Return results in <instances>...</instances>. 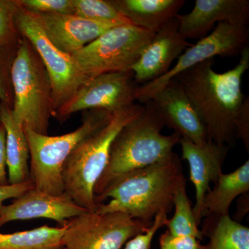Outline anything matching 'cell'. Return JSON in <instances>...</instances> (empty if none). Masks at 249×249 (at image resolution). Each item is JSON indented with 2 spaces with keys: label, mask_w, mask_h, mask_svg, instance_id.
<instances>
[{
  "label": "cell",
  "mask_w": 249,
  "mask_h": 249,
  "mask_svg": "<svg viewBox=\"0 0 249 249\" xmlns=\"http://www.w3.org/2000/svg\"><path fill=\"white\" fill-rule=\"evenodd\" d=\"M214 59L188 69L173 79L179 83L204 124L209 142L235 147V122L245 96L242 77L249 69V47L240 53L237 65L217 73Z\"/></svg>",
  "instance_id": "1"
},
{
  "label": "cell",
  "mask_w": 249,
  "mask_h": 249,
  "mask_svg": "<svg viewBox=\"0 0 249 249\" xmlns=\"http://www.w3.org/2000/svg\"><path fill=\"white\" fill-rule=\"evenodd\" d=\"M181 160L173 152L165 160L132 170L113 180L94 196L96 212H120L146 224L170 212L175 191L183 180Z\"/></svg>",
  "instance_id": "2"
},
{
  "label": "cell",
  "mask_w": 249,
  "mask_h": 249,
  "mask_svg": "<svg viewBox=\"0 0 249 249\" xmlns=\"http://www.w3.org/2000/svg\"><path fill=\"white\" fill-rule=\"evenodd\" d=\"M164 127L155 104L147 101L142 112L123 127L111 144L107 167L95 185L94 196L118 177L169 157L181 137L175 132L161 134Z\"/></svg>",
  "instance_id": "3"
},
{
  "label": "cell",
  "mask_w": 249,
  "mask_h": 249,
  "mask_svg": "<svg viewBox=\"0 0 249 249\" xmlns=\"http://www.w3.org/2000/svg\"><path fill=\"white\" fill-rule=\"evenodd\" d=\"M143 109L144 105L134 103L116 111L107 124L83 139L69 156L62 169L65 193L80 207L96 211L93 190L107 167L111 144L123 127Z\"/></svg>",
  "instance_id": "4"
},
{
  "label": "cell",
  "mask_w": 249,
  "mask_h": 249,
  "mask_svg": "<svg viewBox=\"0 0 249 249\" xmlns=\"http://www.w3.org/2000/svg\"><path fill=\"white\" fill-rule=\"evenodd\" d=\"M85 111L79 127L62 135H44L24 127L30 152V180L36 189L53 196L63 194L62 169L69 156L83 139L107 124L114 114L101 109Z\"/></svg>",
  "instance_id": "5"
},
{
  "label": "cell",
  "mask_w": 249,
  "mask_h": 249,
  "mask_svg": "<svg viewBox=\"0 0 249 249\" xmlns=\"http://www.w3.org/2000/svg\"><path fill=\"white\" fill-rule=\"evenodd\" d=\"M15 118L36 133L47 135L52 113V86L37 51L22 36L11 71Z\"/></svg>",
  "instance_id": "6"
},
{
  "label": "cell",
  "mask_w": 249,
  "mask_h": 249,
  "mask_svg": "<svg viewBox=\"0 0 249 249\" xmlns=\"http://www.w3.org/2000/svg\"><path fill=\"white\" fill-rule=\"evenodd\" d=\"M155 33L131 24L111 28L72 57L86 78L130 70Z\"/></svg>",
  "instance_id": "7"
},
{
  "label": "cell",
  "mask_w": 249,
  "mask_h": 249,
  "mask_svg": "<svg viewBox=\"0 0 249 249\" xmlns=\"http://www.w3.org/2000/svg\"><path fill=\"white\" fill-rule=\"evenodd\" d=\"M152 224L120 212L88 211L67 221L62 244L67 249H121Z\"/></svg>",
  "instance_id": "8"
},
{
  "label": "cell",
  "mask_w": 249,
  "mask_h": 249,
  "mask_svg": "<svg viewBox=\"0 0 249 249\" xmlns=\"http://www.w3.org/2000/svg\"><path fill=\"white\" fill-rule=\"evenodd\" d=\"M16 22L19 34L30 41L48 71L52 86V114L74 95L88 78L72 55L57 48L31 12L19 4Z\"/></svg>",
  "instance_id": "9"
},
{
  "label": "cell",
  "mask_w": 249,
  "mask_h": 249,
  "mask_svg": "<svg viewBox=\"0 0 249 249\" xmlns=\"http://www.w3.org/2000/svg\"><path fill=\"white\" fill-rule=\"evenodd\" d=\"M249 42L248 27L218 23L209 35L187 49L165 75L139 86L136 92V101L145 104L170 80L206 60L214 59L215 56L240 55L243 49L249 47Z\"/></svg>",
  "instance_id": "10"
},
{
  "label": "cell",
  "mask_w": 249,
  "mask_h": 249,
  "mask_svg": "<svg viewBox=\"0 0 249 249\" xmlns=\"http://www.w3.org/2000/svg\"><path fill=\"white\" fill-rule=\"evenodd\" d=\"M139 87L131 70L88 78L52 116L62 123L78 111L101 109L116 112L135 103Z\"/></svg>",
  "instance_id": "11"
},
{
  "label": "cell",
  "mask_w": 249,
  "mask_h": 249,
  "mask_svg": "<svg viewBox=\"0 0 249 249\" xmlns=\"http://www.w3.org/2000/svg\"><path fill=\"white\" fill-rule=\"evenodd\" d=\"M192 45L178 31V18L170 19L155 33L131 67L134 81L141 86L163 76L171 69L175 60Z\"/></svg>",
  "instance_id": "12"
},
{
  "label": "cell",
  "mask_w": 249,
  "mask_h": 249,
  "mask_svg": "<svg viewBox=\"0 0 249 249\" xmlns=\"http://www.w3.org/2000/svg\"><path fill=\"white\" fill-rule=\"evenodd\" d=\"M80 207L68 195L53 196L34 188L16 198L9 205H4L0 213V227L18 220L46 218L63 227L71 218L88 212Z\"/></svg>",
  "instance_id": "13"
},
{
  "label": "cell",
  "mask_w": 249,
  "mask_h": 249,
  "mask_svg": "<svg viewBox=\"0 0 249 249\" xmlns=\"http://www.w3.org/2000/svg\"><path fill=\"white\" fill-rule=\"evenodd\" d=\"M31 14L49 40L71 55L111 28L124 24L91 20L75 14Z\"/></svg>",
  "instance_id": "14"
},
{
  "label": "cell",
  "mask_w": 249,
  "mask_h": 249,
  "mask_svg": "<svg viewBox=\"0 0 249 249\" xmlns=\"http://www.w3.org/2000/svg\"><path fill=\"white\" fill-rule=\"evenodd\" d=\"M178 31L186 40L204 38L218 23L248 27L249 0H196L191 12L178 14Z\"/></svg>",
  "instance_id": "15"
},
{
  "label": "cell",
  "mask_w": 249,
  "mask_h": 249,
  "mask_svg": "<svg viewBox=\"0 0 249 249\" xmlns=\"http://www.w3.org/2000/svg\"><path fill=\"white\" fill-rule=\"evenodd\" d=\"M150 101L155 104L164 125L173 129L181 138L188 139L198 146L208 142L204 124L176 80L168 82Z\"/></svg>",
  "instance_id": "16"
},
{
  "label": "cell",
  "mask_w": 249,
  "mask_h": 249,
  "mask_svg": "<svg viewBox=\"0 0 249 249\" xmlns=\"http://www.w3.org/2000/svg\"><path fill=\"white\" fill-rule=\"evenodd\" d=\"M182 159L189 165L190 178L196 188V202L193 208L198 225L201 224V206L210 184L215 183L222 173L224 161L230 147L214 142L198 146L188 139H180Z\"/></svg>",
  "instance_id": "17"
},
{
  "label": "cell",
  "mask_w": 249,
  "mask_h": 249,
  "mask_svg": "<svg viewBox=\"0 0 249 249\" xmlns=\"http://www.w3.org/2000/svg\"><path fill=\"white\" fill-rule=\"evenodd\" d=\"M116 9L131 24L157 32L176 17L186 4L185 0H111Z\"/></svg>",
  "instance_id": "18"
},
{
  "label": "cell",
  "mask_w": 249,
  "mask_h": 249,
  "mask_svg": "<svg viewBox=\"0 0 249 249\" xmlns=\"http://www.w3.org/2000/svg\"><path fill=\"white\" fill-rule=\"evenodd\" d=\"M1 124L6 130V156L9 184L30 180V152L22 124L15 118L12 108L1 104Z\"/></svg>",
  "instance_id": "19"
},
{
  "label": "cell",
  "mask_w": 249,
  "mask_h": 249,
  "mask_svg": "<svg viewBox=\"0 0 249 249\" xmlns=\"http://www.w3.org/2000/svg\"><path fill=\"white\" fill-rule=\"evenodd\" d=\"M249 191V160L229 174L222 173L214 183L213 189L204 196L201 217L229 215L231 205L239 196Z\"/></svg>",
  "instance_id": "20"
},
{
  "label": "cell",
  "mask_w": 249,
  "mask_h": 249,
  "mask_svg": "<svg viewBox=\"0 0 249 249\" xmlns=\"http://www.w3.org/2000/svg\"><path fill=\"white\" fill-rule=\"evenodd\" d=\"M202 233L209 242L201 249H249V229L230 215L206 216Z\"/></svg>",
  "instance_id": "21"
},
{
  "label": "cell",
  "mask_w": 249,
  "mask_h": 249,
  "mask_svg": "<svg viewBox=\"0 0 249 249\" xmlns=\"http://www.w3.org/2000/svg\"><path fill=\"white\" fill-rule=\"evenodd\" d=\"M66 229V224L58 227L45 224L14 233L0 232V249H62V236Z\"/></svg>",
  "instance_id": "22"
},
{
  "label": "cell",
  "mask_w": 249,
  "mask_h": 249,
  "mask_svg": "<svg viewBox=\"0 0 249 249\" xmlns=\"http://www.w3.org/2000/svg\"><path fill=\"white\" fill-rule=\"evenodd\" d=\"M173 206L175 214L165 224L168 231L173 235L191 236L199 241L203 240L204 235L198 227L193 208L187 195L186 178L178 185L175 191Z\"/></svg>",
  "instance_id": "23"
},
{
  "label": "cell",
  "mask_w": 249,
  "mask_h": 249,
  "mask_svg": "<svg viewBox=\"0 0 249 249\" xmlns=\"http://www.w3.org/2000/svg\"><path fill=\"white\" fill-rule=\"evenodd\" d=\"M73 14L91 20L131 24L109 0H73Z\"/></svg>",
  "instance_id": "24"
},
{
  "label": "cell",
  "mask_w": 249,
  "mask_h": 249,
  "mask_svg": "<svg viewBox=\"0 0 249 249\" xmlns=\"http://www.w3.org/2000/svg\"><path fill=\"white\" fill-rule=\"evenodd\" d=\"M17 0H0V45L18 50L22 36L16 26Z\"/></svg>",
  "instance_id": "25"
},
{
  "label": "cell",
  "mask_w": 249,
  "mask_h": 249,
  "mask_svg": "<svg viewBox=\"0 0 249 249\" xmlns=\"http://www.w3.org/2000/svg\"><path fill=\"white\" fill-rule=\"evenodd\" d=\"M17 51L0 45V103L11 108L14 102L11 71Z\"/></svg>",
  "instance_id": "26"
},
{
  "label": "cell",
  "mask_w": 249,
  "mask_h": 249,
  "mask_svg": "<svg viewBox=\"0 0 249 249\" xmlns=\"http://www.w3.org/2000/svg\"><path fill=\"white\" fill-rule=\"evenodd\" d=\"M27 11L37 14H73V0H18Z\"/></svg>",
  "instance_id": "27"
},
{
  "label": "cell",
  "mask_w": 249,
  "mask_h": 249,
  "mask_svg": "<svg viewBox=\"0 0 249 249\" xmlns=\"http://www.w3.org/2000/svg\"><path fill=\"white\" fill-rule=\"evenodd\" d=\"M168 213L160 212L157 214L146 231L139 234L126 243L124 249H150L152 240L159 229L164 227L168 222Z\"/></svg>",
  "instance_id": "28"
},
{
  "label": "cell",
  "mask_w": 249,
  "mask_h": 249,
  "mask_svg": "<svg viewBox=\"0 0 249 249\" xmlns=\"http://www.w3.org/2000/svg\"><path fill=\"white\" fill-rule=\"evenodd\" d=\"M160 249H201L200 241L191 236L173 235L167 231L160 238Z\"/></svg>",
  "instance_id": "29"
},
{
  "label": "cell",
  "mask_w": 249,
  "mask_h": 249,
  "mask_svg": "<svg viewBox=\"0 0 249 249\" xmlns=\"http://www.w3.org/2000/svg\"><path fill=\"white\" fill-rule=\"evenodd\" d=\"M235 136L237 140L240 139L249 152V98L245 97L237 114L235 122Z\"/></svg>",
  "instance_id": "30"
},
{
  "label": "cell",
  "mask_w": 249,
  "mask_h": 249,
  "mask_svg": "<svg viewBox=\"0 0 249 249\" xmlns=\"http://www.w3.org/2000/svg\"><path fill=\"white\" fill-rule=\"evenodd\" d=\"M35 188L34 183L31 180L18 184H9L7 186H0V213L4 206V201L9 199H16L22 196L32 188Z\"/></svg>",
  "instance_id": "31"
},
{
  "label": "cell",
  "mask_w": 249,
  "mask_h": 249,
  "mask_svg": "<svg viewBox=\"0 0 249 249\" xmlns=\"http://www.w3.org/2000/svg\"><path fill=\"white\" fill-rule=\"evenodd\" d=\"M9 185L6 156V130L0 125V186Z\"/></svg>",
  "instance_id": "32"
},
{
  "label": "cell",
  "mask_w": 249,
  "mask_h": 249,
  "mask_svg": "<svg viewBox=\"0 0 249 249\" xmlns=\"http://www.w3.org/2000/svg\"><path fill=\"white\" fill-rule=\"evenodd\" d=\"M1 103H0V125H1L2 124H1Z\"/></svg>",
  "instance_id": "33"
},
{
  "label": "cell",
  "mask_w": 249,
  "mask_h": 249,
  "mask_svg": "<svg viewBox=\"0 0 249 249\" xmlns=\"http://www.w3.org/2000/svg\"><path fill=\"white\" fill-rule=\"evenodd\" d=\"M67 249L66 248H63V249Z\"/></svg>",
  "instance_id": "34"
}]
</instances>
